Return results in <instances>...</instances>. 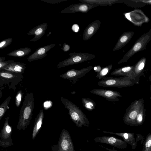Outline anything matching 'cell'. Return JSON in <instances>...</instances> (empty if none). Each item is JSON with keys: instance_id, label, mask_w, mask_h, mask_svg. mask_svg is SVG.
Listing matches in <instances>:
<instances>
[{"instance_id": "cell-31", "label": "cell", "mask_w": 151, "mask_h": 151, "mask_svg": "<svg viewBox=\"0 0 151 151\" xmlns=\"http://www.w3.org/2000/svg\"><path fill=\"white\" fill-rule=\"evenodd\" d=\"M23 95V93L21 90L19 91L15 98V104L17 107L19 106Z\"/></svg>"}, {"instance_id": "cell-19", "label": "cell", "mask_w": 151, "mask_h": 151, "mask_svg": "<svg viewBox=\"0 0 151 151\" xmlns=\"http://www.w3.org/2000/svg\"><path fill=\"white\" fill-rule=\"evenodd\" d=\"M145 64V59H142L139 61L135 66L133 69V73L135 80L139 83V78L143 74Z\"/></svg>"}, {"instance_id": "cell-32", "label": "cell", "mask_w": 151, "mask_h": 151, "mask_svg": "<svg viewBox=\"0 0 151 151\" xmlns=\"http://www.w3.org/2000/svg\"><path fill=\"white\" fill-rule=\"evenodd\" d=\"M52 105V102L50 101H46L44 102V107L45 109L49 108Z\"/></svg>"}, {"instance_id": "cell-34", "label": "cell", "mask_w": 151, "mask_h": 151, "mask_svg": "<svg viewBox=\"0 0 151 151\" xmlns=\"http://www.w3.org/2000/svg\"><path fill=\"white\" fill-rule=\"evenodd\" d=\"M63 50L64 52H67L68 51L70 48V46L65 43H64L63 45Z\"/></svg>"}, {"instance_id": "cell-20", "label": "cell", "mask_w": 151, "mask_h": 151, "mask_svg": "<svg viewBox=\"0 0 151 151\" xmlns=\"http://www.w3.org/2000/svg\"><path fill=\"white\" fill-rule=\"evenodd\" d=\"M130 37V34L129 32L124 33L119 38L113 49V51L117 50L122 48L128 42Z\"/></svg>"}, {"instance_id": "cell-36", "label": "cell", "mask_w": 151, "mask_h": 151, "mask_svg": "<svg viewBox=\"0 0 151 151\" xmlns=\"http://www.w3.org/2000/svg\"><path fill=\"white\" fill-rule=\"evenodd\" d=\"M149 79L150 81V99L151 102V74L149 76Z\"/></svg>"}, {"instance_id": "cell-17", "label": "cell", "mask_w": 151, "mask_h": 151, "mask_svg": "<svg viewBox=\"0 0 151 151\" xmlns=\"http://www.w3.org/2000/svg\"><path fill=\"white\" fill-rule=\"evenodd\" d=\"M25 65L26 64L14 61L2 70L13 73L22 74L24 72L26 69Z\"/></svg>"}, {"instance_id": "cell-21", "label": "cell", "mask_w": 151, "mask_h": 151, "mask_svg": "<svg viewBox=\"0 0 151 151\" xmlns=\"http://www.w3.org/2000/svg\"><path fill=\"white\" fill-rule=\"evenodd\" d=\"M31 49L28 47H22L9 53L7 55L11 57H23L28 55L31 51Z\"/></svg>"}, {"instance_id": "cell-30", "label": "cell", "mask_w": 151, "mask_h": 151, "mask_svg": "<svg viewBox=\"0 0 151 151\" xmlns=\"http://www.w3.org/2000/svg\"><path fill=\"white\" fill-rule=\"evenodd\" d=\"M12 41L13 39L11 38H8L3 40L0 42V49H3L9 45Z\"/></svg>"}, {"instance_id": "cell-28", "label": "cell", "mask_w": 151, "mask_h": 151, "mask_svg": "<svg viewBox=\"0 0 151 151\" xmlns=\"http://www.w3.org/2000/svg\"><path fill=\"white\" fill-rule=\"evenodd\" d=\"M142 151H151V133L149 134L144 142Z\"/></svg>"}, {"instance_id": "cell-29", "label": "cell", "mask_w": 151, "mask_h": 151, "mask_svg": "<svg viewBox=\"0 0 151 151\" xmlns=\"http://www.w3.org/2000/svg\"><path fill=\"white\" fill-rule=\"evenodd\" d=\"M5 58L0 57V70H1L7 66L9 65L14 62L15 61L12 60L5 61Z\"/></svg>"}, {"instance_id": "cell-13", "label": "cell", "mask_w": 151, "mask_h": 151, "mask_svg": "<svg viewBox=\"0 0 151 151\" xmlns=\"http://www.w3.org/2000/svg\"><path fill=\"white\" fill-rule=\"evenodd\" d=\"M99 20H95L89 24L85 29L83 37L84 41L90 39L98 31L101 24Z\"/></svg>"}, {"instance_id": "cell-4", "label": "cell", "mask_w": 151, "mask_h": 151, "mask_svg": "<svg viewBox=\"0 0 151 151\" xmlns=\"http://www.w3.org/2000/svg\"><path fill=\"white\" fill-rule=\"evenodd\" d=\"M144 104V100L142 98L132 102L126 110L123 118L124 122L127 125L136 126V119L142 106Z\"/></svg>"}, {"instance_id": "cell-35", "label": "cell", "mask_w": 151, "mask_h": 151, "mask_svg": "<svg viewBox=\"0 0 151 151\" xmlns=\"http://www.w3.org/2000/svg\"><path fill=\"white\" fill-rule=\"evenodd\" d=\"M94 70L97 73L99 72L101 70V67L99 65L95 66L93 68Z\"/></svg>"}, {"instance_id": "cell-23", "label": "cell", "mask_w": 151, "mask_h": 151, "mask_svg": "<svg viewBox=\"0 0 151 151\" xmlns=\"http://www.w3.org/2000/svg\"><path fill=\"white\" fill-rule=\"evenodd\" d=\"M0 78L2 79L7 80L15 79H19L22 78L23 76L21 74L13 73L4 70H0Z\"/></svg>"}, {"instance_id": "cell-22", "label": "cell", "mask_w": 151, "mask_h": 151, "mask_svg": "<svg viewBox=\"0 0 151 151\" xmlns=\"http://www.w3.org/2000/svg\"><path fill=\"white\" fill-rule=\"evenodd\" d=\"M83 3H89L97 6H110L116 2L117 0H79Z\"/></svg>"}, {"instance_id": "cell-24", "label": "cell", "mask_w": 151, "mask_h": 151, "mask_svg": "<svg viewBox=\"0 0 151 151\" xmlns=\"http://www.w3.org/2000/svg\"><path fill=\"white\" fill-rule=\"evenodd\" d=\"M81 102L83 106L87 110L91 111L96 108V104L95 101L89 98H82Z\"/></svg>"}, {"instance_id": "cell-3", "label": "cell", "mask_w": 151, "mask_h": 151, "mask_svg": "<svg viewBox=\"0 0 151 151\" xmlns=\"http://www.w3.org/2000/svg\"><path fill=\"white\" fill-rule=\"evenodd\" d=\"M137 83L134 80L127 77H113L107 76L99 81L98 85L106 87H117L119 88L124 87L132 86Z\"/></svg>"}, {"instance_id": "cell-7", "label": "cell", "mask_w": 151, "mask_h": 151, "mask_svg": "<svg viewBox=\"0 0 151 151\" xmlns=\"http://www.w3.org/2000/svg\"><path fill=\"white\" fill-rule=\"evenodd\" d=\"M9 117L8 116L4 118V123L0 133V146L3 148L14 145L11 138L12 128L9 123Z\"/></svg>"}, {"instance_id": "cell-8", "label": "cell", "mask_w": 151, "mask_h": 151, "mask_svg": "<svg viewBox=\"0 0 151 151\" xmlns=\"http://www.w3.org/2000/svg\"><path fill=\"white\" fill-rule=\"evenodd\" d=\"M93 68L92 66H90L80 70L71 69L60 75V77L72 81V83H75L79 79L84 76Z\"/></svg>"}, {"instance_id": "cell-18", "label": "cell", "mask_w": 151, "mask_h": 151, "mask_svg": "<svg viewBox=\"0 0 151 151\" xmlns=\"http://www.w3.org/2000/svg\"><path fill=\"white\" fill-rule=\"evenodd\" d=\"M44 118V111L41 110L35 119L32 134V139H34L38 133L41 127Z\"/></svg>"}, {"instance_id": "cell-25", "label": "cell", "mask_w": 151, "mask_h": 151, "mask_svg": "<svg viewBox=\"0 0 151 151\" xmlns=\"http://www.w3.org/2000/svg\"><path fill=\"white\" fill-rule=\"evenodd\" d=\"M145 110L144 104L140 108L136 117V126L140 125L143 124L145 121Z\"/></svg>"}, {"instance_id": "cell-26", "label": "cell", "mask_w": 151, "mask_h": 151, "mask_svg": "<svg viewBox=\"0 0 151 151\" xmlns=\"http://www.w3.org/2000/svg\"><path fill=\"white\" fill-rule=\"evenodd\" d=\"M112 68V65L110 64L102 68L101 70L97 73L96 77L99 80H102L106 77L111 71Z\"/></svg>"}, {"instance_id": "cell-5", "label": "cell", "mask_w": 151, "mask_h": 151, "mask_svg": "<svg viewBox=\"0 0 151 151\" xmlns=\"http://www.w3.org/2000/svg\"><path fill=\"white\" fill-rule=\"evenodd\" d=\"M68 55L70 56L69 58L58 63L56 66L58 68L83 63L95 57L94 54L85 52H73Z\"/></svg>"}, {"instance_id": "cell-6", "label": "cell", "mask_w": 151, "mask_h": 151, "mask_svg": "<svg viewBox=\"0 0 151 151\" xmlns=\"http://www.w3.org/2000/svg\"><path fill=\"white\" fill-rule=\"evenodd\" d=\"M51 149L52 151H75L70 135L66 130H62L58 143L52 145Z\"/></svg>"}, {"instance_id": "cell-2", "label": "cell", "mask_w": 151, "mask_h": 151, "mask_svg": "<svg viewBox=\"0 0 151 151\" xmlns=\"http://www.w3.org/2000/svg\"><path fill=\"white\" fill-rule=\"evenodd\" d=\"M60 100L68 110L70 119L77 127L81 128L83 126H89L90 122L88 119L79 107L65 98L62 97Z\"/></svg>"}, {"instance_id": "cell-37", "label": "cell", "mask_w": 151, "mask_h": 151, "mask_svg": "<svg viewBox=\"0 0 151 151\" xmlns=\"http://www.w3.org/2000/svg\"><path fill=\"white\" fill-rule=\"evenodd\" d=\"M101 147H104V148H105L106 149H107V150H109L110 151H117L116 150L114 149V148H113V149L112 150L111 149V150L110 149H109L107 148H106V147H104L103 146H102L101 145Z\"/></svg>"}, {"instance_id": "cell-9", "label": "cell", "mask_w": 151, "mask_h": 151, "mask_svg": "<svg viewBox=\"0 0 151 151\" xmlns=\"http://www.w3.org/2000/svg\"><path fill=\"white\" fill-rule=\"evenodd\" d=\"M90 92L93 94L102 97L111 102L118 101L119 100L118 97H122L119 92L111 90L96 88L90 91Z\"/></svg>"}, {"instance_id": "cell-15", "label": "cell", "mask_w": 151, "mask_h": 151, "mask_svg": "<svg viewBox=\"0 0 151 151\" xmlns=\"http://www.w3.org/2000/svg\"><path fill=\"white\" fill-rule=\"evenodd\" d=\"M134 67V66H129L117 68L112 71L110 74L113 76L128 77L136 81L133 73Z\"/></svg>"}, {"instance_id": "cell-12", "label": "cell", "mask_w": 151, "mask_h": 151, "mask_svg": "<svg viewBox=\"0 0 151 151\" xmlns=\"http://www.w3.org/2000/svg\"><path fill=\"white\" fill-rule=\"evenodd\" d=\"M55 45V44L47 45L36 50L27 58L29 62L42 59L47 55V52Z\"/></svg>"}, {"instance_id": "cell-14", "label": "cell", "mask_w": 151, "mask_h": 151, "mask_svg": "<svg viewBox=\"0 0 151 151\" xmlns=\"http://www.w3.org/2000/svg\"><path fill=\"white\" fill-rule=\"evenodd\" d=\"M48 26L47 23H43L32 28L27 34L29 35L34 36L29 41L35 42L41 38L45 33Z\"/></svg>"}, {"instance_id": "cell-10", "label": "cell", "mask_w": 151, "mask_h": 151, "mask_svg": "<svg viewBox=\"0 0 151 151\" xmlns=\"http://www.w3.org/2000/svg\"><path fill=\"white\" fill-rule=\"evenodd\" d=\"M94 140L96 142L109 144L119 149H124L127 147V143L124 140L112 136L97 137Z\"/></svg>"}, {"instance_id": "cell-11", "label": "cell", "mask_w": 151, "mask_h": 151, "mask_svg": "<svg viewBox=\"0 0 151 151\" xmlns=\"http://www.w3.org/2000/svg\"><path fill=\"white\" fill-rule=\"evenodd\" d=\"M97 6L95 4L81 2L78 4H71L61 11V12L75 13L81 12L86 13Z\"/></svg>"}, {"instance_id": "cell-27", "label": "cell", "mask_w": 151, "mask_h": 151, "mask_svg": "<svg viewBox=\"0 0 151 151\" xmlns=\"http://www.w3.org/2000/svg\"><path fill=\"white\" fill-rule=\"evenodd\" d=\"M11 99V96H9L0 106V121L4 116L7 110L9 108L8 105Z\"/></svg>"}, {"instance_id": "cell-33", "label": "cell", "mask_w": 151, "mask_h": 151, "mask_svg": "<svg viewBox=\"0 0 151 151\" xmlns=\"http://www.w3.org/2000/svg\"><path fill=\"white\" fill-rule=\"evenodd\" d=\"M71 29L73 32H77L79 30V27L77 24H74L72 26Z\"/></svg>"}, {"instance_id": "cell-1", "label": "cell", "mask_w": 151, "mask_h": 151, "mask_svg": "<svg viewBox=\"0 0 151 151\" xmlns=\"http://www.w3.org/2000/svg\"><path fill=\"white\" fill-rule=\"evenodd\" d=\"M34 105L33 93H27L21 109L17 127L19 131L24 130L29 125L32 116Z\"/></svg>"}, {"instance_id": "cell-16", "label": "cell", "mask_w": 151, "mask_h": 151, "mask_svg": "<svg viewBox=\"0 0 151 151\" xmlns=\"http://www.w3.org/2000/svg\"><path fill=\"white\" fill-rule=\"evenodd\" d=\"M102 132L104 133L114 134L121 137L124 141L131 146L132 149H135L137 146V142L133 133L114 132L103 131Z\"/></svg>"}]
</instances>
